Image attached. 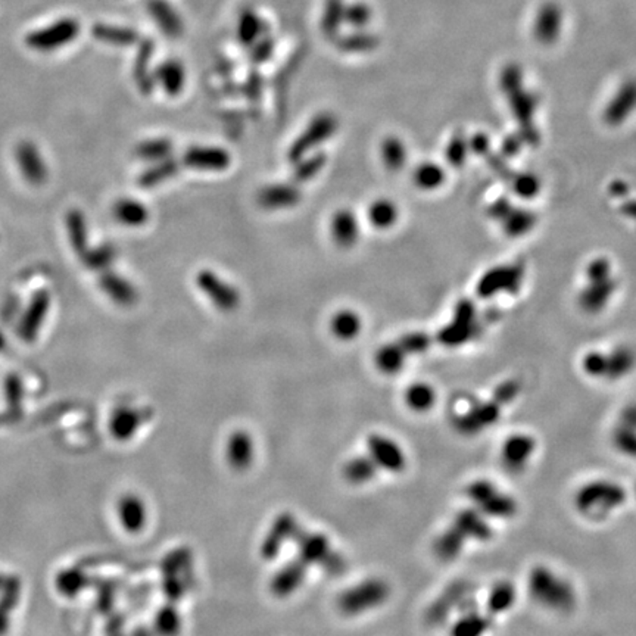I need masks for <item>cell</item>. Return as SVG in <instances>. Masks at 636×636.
I'll return each mask as SVG.
<instances>
[{"instance_id":"cell-1","label":"cell","mask_w":636,"mask_h":636,"mask_svg":"<svg viewBox=\"0 0 636 636\" xmlns=\"http://www.w3.org/2000/svg\"><path fill=\"white\" fill-rule=\"evenodd\" d=\"M528 592L536 604L555 613H570L577 606L573 584L545 564H538L529 572Z\"/></svg>"},{"instance_id":"cell-2","label":"cell","mask_w":636,"mask_h":636,"mask_svg":"<svg viewBox=\"0 0 636 636\" xmlns=\"http://www.w3.org/2000/svg\"><path fill=\"white\" fill-rule=\"evenodd\" d=\"M623 484L610 479L586 482L573 495L574 510L586 520L601 521L608 518L626 502Z\"/></svg>"},{"instance_id":"cell-3","label":"cell","mask_w":636,"mask_h":636,"mask_svg":"<svg viewBox=\"0 0 636 636\" xmlns=\"http://www.w3.org/2000/svg\"><path fill=\"white\" fill-rule=\"evenodd\" d=\"M465 495L472 507L486 518L507 520L517 514L518 504L513 495L502 491L489 479H476L467 484Z\"/></svg>"},{"instance_id":"cell-4","label":"cell","mask_w":636,"mask_h":636,"mask_svg":"<svg viewBox=\"0 0 636 636\" xmlns=\"http://www.w3.org/2000/svg\"><path fill=\"white\" fill-rule=\"evenodd\" d=\"M501 405L496 398L491 401H467L464 405L453 409V426L464 436H476L496 424L501 417Z\"/></svg>"},{"instance_id":"cell-5","label":"cell","mask_w":636,"mask_h":636,"mask_svg":"<svg viewBox=\"0 0 636 636\" xmlns=\"http://www.w3.org/2000/svg\"><path fill=\"white\" fill-rule=\"evenodd\" d=\"M389 595L390 588L387 582L373 577L343 592L338 600V607L345 615H360L383 606L389 600Z\"/></svg>"},{"instance_id":"cell-6","label":"cell","mask_w":636,"mask_h":636,"mask_svg":"<svg viewBox=\"0 0 636 636\" xmlns=\"http://www.w3.org/2000/svg\"><path fill=\"white\" fill-rule=\"evenodd\" d=\"M196 286L207 296L214 307L222 312H233L242 302V295L227 280H224L215 271L203 268L195 277Z\"/></svg>"},{"instance_id":"cell-7","label":"cell","mask_w":636,"mask_h":636,"mask_svg":"<svg viewBox=\"0 0 636 636\" xmlns=\"http://www.w3.org/2000/svg\"><path fill=\"white\" fill-rule=\"evenodd\" d=\"M473 585L467 581L455 582L446 588L427 611V620L433 625H441L454 614H458L465 607L475 603Z\"/></svg>"},{"instance_id":"cell-8","label":"cell","mask_w":636,"mask_h":636,"mask_svg":"<svg viewBox=\"0 0 636 636\" xmlns=\"http://www.w3.org/2000/svg\"><path fill=\"white\" fill-rule=\"evenodd\" d=\"M367 455L377 465L379 470L387 473H401L405 470L408 462L407 453L394 438L373 433L367 439Z\"/></svg>"},{"instance_id":"cell-9","label":"cell","mask_w":636,"mask_h":636,"mask_svg":"<svg viewBox=\"0 0 636 636\" xmlns=\"http://www.w3.org/2000/svg\"><path fill=\"white\" fill-rule=\"evenodd\" d=\"M536 439L528 433H513L502 442L499 460L511 475L525 472L536 454Z\"/></svg>"},{"instance_id":"cell-10","label":"cell","mask_w":636,"mask_h":636,"mask_svg":"<svg viewBox=\"0 0 636 636\" xmlns=\"http://www.w3.org/2000/svg\"><path fill=\"white\" fill-rule=\"evenodd\" d=\"M336 128H338V125H336V120L333 117L323 115L314 120L305 132L289 147L288 151L289 162L293 165L297 161L308 157L317 146H320L334 135Z\"/></svg>"},{"instance_id":"cell-11","label":"cell","mask_w":636,"mask_h":636,"mask_svg":"<svg viewBox=\"0 0 636 636\" xmlns=\"http://www.w3.org/2000/svg\"><path fill=\"white\" fill-rule=\"evenodd\" d=\"M180 162L195 171L221 173L232 165V155L218 146H195L187 149Z\"/></svg>"},{"instance_id":"cell-12","label":"cell","mask_w":636,"mask_h":636,"mask_svg":"<svg viewBox=\"0 0 636 636\" xmlns=\"http://www.w3.org/2000/svg\"><path fill=\"white\" fill-rule=\"evenodd\" d=\"M52 304V297L47 290H37L21 318L20 324H18V336L23 342L33 343L37 336H39L42 326L46 322V317L49 314Z\"/></svg>"},{"instance_id":"cell-13","label":"cell","mask_w":636,"mask_h":636,"mask_svg":"<svg viewBox=\"0 0 636 636\" xmlns=\"http://www.w3.org/2000/svg\"><path fill=\"white\" fill-rule=\"evenodd\" d=\"M302 192L295 183H273L264 186L258 193V203L267 211H282L297 207Z\"/></svg>"},{"instance_id":"cell-14","label":"cell","mask_w":636,"mask_h":636,"mask_svg":"<svg viewBox=\"0 0 636 636\" xmlns=\"http://www.w3.org/2000/svg\"><path fill=\"white\" fill-rule=\"evenodd\" d=\"M451 526L469 542H486L494 536V530L491 528L489 518H486L473 507L460 510L453 521Z\"/></svg>"},{"instance_id":"cell-15","label":"cell","mask_w":636,"mask_h":636,"mask_svg":"<svg viewBox=\"0 0 636 636\" xmlns=\"http://www.w3.org/2000/svg\"><path fill=\"white\" fill-rule=\"evenodd\" d=\"M16 164L23 178L31 186H40L47 180L46 162L34 143L23 142L18 144L15 152Z\"/></svg>"},{"instance_id":"cell-16","label":"cell","mask_w":636,"mask_h":636,"mask_svg":"<svg viewBox=\"0 0 636 636\" xmlns=\"http://www.w3.org/2000/svg\"><path fill=\"white\" fill-rule=\"evenodd\" d=\"M330 234L334 245L339 249L353 248L361 236V226L357 214L348 208L336 211L330 222Z\"/></svg>"},{"instance_id":"cell-17","label":"cell","mask_w":636,"mask_h":636,"mask_svg":"<svg viewBox=\"0 0 636 636\" xmlns=\"http://www.w3.org/2000/svg\"><path fill=\"white\" fill-rule=\"evenodd\" d=\"M492 628V615L479 610L476 601L457 614L451 636H484Z\"/></svg>"},{"instance_id":"cell-18","label":"cell","mask_w":636,"mask_h":636,"mask_svg":"<svg viewBox=\"0 0 636 636\" xmlns=\"http://www.w3.org/2000/svg\"><path fill=\"white\" fill-rule=\"evenodd\" d=\"M99 286L110 301L117 305L133 307L139 301V292L136 286L125 277L110 270L101 274Z\"/></svg>"},{"instance_id":"cell-19","label":"cell","mask_w":636,"mask_h":636,"mask_svg":"<svg viewBox=\"0 0 636 636\" xmlns=\"http://www.w3.org/2000/svg\"><path fill=\"white\" fill-rule=\"evenodd\" d=\"M226 458L232 469L243 472L249 469L255 458V443L251 433L245 430H236L227 441Z\"/></svg>"},{"instance_id":"cell-20","label":"cell","mask_w":636,"mask_h":636,"mask_svg":"<svg viewBox=\"0 0 636 636\" xmlns=\"http://www.w3.org/2000/svg\"><path fill=\"white\" fill-rule=\"evenodd\" d=\"M112 215L124 227L139 229L151 218V212L143 202L135 198H121L118 199L114 207H112Z\"/></svg>"},{"instance_id":"cell-21","label":"cell","mask_w":636,"mask_h":636,"mask_svg":"<svg viewBox=\"0 0 636 636\" xmlns=\"http://www.w3.org/2000/svg\"><path fill=\"white\" fill-rule=\"evenodd\" d=\"M74 34H76V24L72 21H61L52 27H47L39 33L31 34L28 43L34 46V49L40 50H52L58 46L69 42Z\"/></svg>"},{"instance_id":"cell-22","label":"cell","mask_w":636,"mask_h":636,"mask_svg":"<svg viewBox=\"0 0 636 636\" xmlns=\"http://www.w3.org/2000/svg\"><path fill=\"white\" fill-rule=\"evenodd\" d=\"M120 518L127 532H142L147 523L146 504L137 495H127L120 502Z\"/></svg>"},{"instance_id":"cell-23","label":"cell","mask_w":636,"mask_h":636,"mask_svg":"<svg viewBox=\"0 0 636 636\" xmlns=\"http://www.w3.org/2000/svg\"><path fill=\"white\" fill-rule=\"evenodd\" d=\"M330 330L339 341L357 339L363 330V318L355 310H339L331 317Z\"/></svg>"},{"instance_id":"cell-24","label":"cell","mask_w":636,"mask_h":636,"mask_svg":"<svg viewBox=\"0 0 636 636\" xmlns=\"http://www.w3.org/2000/svg\"><path fill=\"white\" fill-rule=\"evenodd\" d=\"M517 600L516 586L510 581H498L488 592L486 611L492 617L510 611Z\"/></svg>"},{"instance_id":"cell-25","label":"cell","mask_w":636,"mask_h":636,"mask_svg":"<svg viewBox=\"0 0 636 636\" xmlns=\"http://www.w3.org/2000/svg\"><path fill=\"white\" fill-rule=\"evenodd\" d=\"M69 245L80 258L89 249V227L86 215L80 210H69L65 217Z\"/></svg>"},{"instance_id":"cell-26","label":"cell","mask_w":636,"mask_h":636,"mask_svg":"<svg viewBox=\"0 0 636 636\" xmlns=\"http://www.w3.org/2000/svg\"><path fill=\"white\" fill-rule=\"evenodd\" d=\"M183 168L181 162H178L176 158L170 157L164 161L155 162L151 166L147 168L146 171H143L139 177V186H142L143 189H152V187H157L168 180H171L173 177H176L180 170Z\"/></svg>"},{"instance_id":"cell-27","label":"cell","mask_w":636,"mask_h":636,"mask_svg":"<svg viewBox=\"0 0 636 636\" xmlns=\"http://www.w3.org/2000/svg\"><path fill=\"white\" fill-rule=\"evenodd\" d=\"M304 576L305 566L301 563H289L274 576L271 589L278 596H288L302 585Z\"/></svg>"},{"instance_id":"cell-28","label":"cell","mask_w":636,"mask_h":636,"mask_svg":"<svg viewBox=\"0 0 636 636\" xmlns=\"http://www.w3.org/2000/svg\"><path fill=\"white\" fill-rule=\"evenodd\" d=\"M404 399L411 411L423 414L435 407L438 397L433 386H430L426 382H417L407 387Z\"/></svg>"},{"instance_id":"cell-29","label":"cell","mask_w":636,"mask_h":636,"mask_svg":"<svg viewBox=\"0 0 636 636\" xmlns=\"http://www.w3.org/2000/svg\"><path fill=\"white\" fill-rule=\"evenodd\" d=\"M399 211L395 202L390 199H376L368 208V220L374 229L387 230L395 226Z\"/></svg>"},{"instance_id":"cell-30","label":"cell","mask_w":636,"mask_h":636,"mask_svg":"<svg viewBox=\"0 0 636 636\" xmlns=\"http://www.w3.org/2000/svg\"><path fill=\"white\" fill-rule=\"evenodd\" d=\"M379 469L368 455L351 458L343 467V476L351 484H365L376 477Z\"/></svg>"},{"instance_id":"cell-31","label":"cell","mask_w":636,"mask_h":636,"mask_svg":"<svg viewBox=\"0 0 636 636\" xmlns=\"http://www.w3.org/2000/svg\"><path fill=\"white\" fill-rule=\"evenodd\" d=\"M611 445L623 457L636 460V426L617 420L611 432Z\"/></svg>"},{"instance_id":"cell-32","label":"cell","mask_w":636,"mask_h":636,"mask_svg":"<svg viewBox=\"0 0 636 636\" xmlns=\"http://www.w3.org/2000/svg\"><path fill=\"white\" fill-rule=\"evenodd\" d=\"M327 164V157L323 152L318 154H310L308 157L302 158L293 164V173H292V183L301 186L304 183H308L314 180L318 174H320Z\"/></svg>"},{"instance_id":"cell-33","label":"cell","mask_w":636,"mask_h":636,"mask_svg":"<svg viewBox=\"0 0 636 636\" xmlns=\"http://www.w3.org/2000/svg\"><path fill=\"white\" fill-rule=\"evenodd\" d=\"M407 353L399 343H387L374 355V364L383 374H397L404 368Z\"/></svg>"},{"instance_id":"cell-34","label":"cell","mask_w":636,"mask_h":636,"mask_svg":"<svg viewBox=\"0 0 636 636\" xmlns=\"http://www.w3.org/2000/svg\"><path fill=\"white\" fill-rule=\"evenodd\" d=\"M115 258H117L115 246L110 245V243H102V245L96 248H89L83 254L81 261L89 270L103 273L114 264Z\"/></svg>"},{"instance_id":"cell-35","label":"cell","mask_w":636,"mask_h":636,"mask_svg":"<svg viewBox=\"0 0 636 636\" xmlns=\"http://www.w3.org/2000/svg\"><path fill=\"white\" fill-rule=\"evenodd\" d=\"M173 154V143L166 139H154L140 143L136 149V155L151 164L170 158Z\"/></svg>"},{"instance_id":"cell-36","label":"cell","mask_w":636,"mask_h":636,"mask_svg":"<svg viewBox=\"0 0 636 636\" xmlns=\"http://www.w3.org/2000/svg\"><path fill=\"white\" fill-rule=\"evenodd\" d=\"M407 149L404 143L395 137H389L382 144V161L390 171H398L407 162Z\"/></svg>"},{"instance_id":"cell-37","label":"cell","mask_w":636,"mask_h":636,"mask_svg":"<svg viewBox=\"0 0 636 636\" xmlns=\"http://www.w3.org/2000/svg\"><path fill=\"white\" fill-rule=\"evenodd\" d=\"M140 420L142 414L137 409L120 408L115 413L114 419H112V427H114L117 436L130 438L140 426Z\"/></svg>"},{"instance_id":"cell-38","label":"cell","mask_w":636,"mask_h":636,"mask_svg":"<svg viewBox=\"0 0 636 636\" xmlns=\"http://www.w3.org/2000/svg\"><path fill=\"white\" fill-rule=\"evenodd\" d=\"M329 542L320 533H308L301 544V557L305 563L323 560L329 552Z\"/></svg>"},{"instance_id":"cell-39","label":"cell","mask_w":636,"mask_h":636,"mask_svg":"<svg viewBox=\"0 0 636 636\" xmlns=\"http://www.w3.org/2000/svg\"><path fill=\"white\" fill-rule=\"evenodd\" d=\"M414 181L423 191H433L443 181V173L436 164H421L416 173Z\"/></svg>"},{"instance_id":"cell-40","label":"cell","mask_w":636,"mask_h":636,"mask_svg":"<svg viewBox=\"0 0 636 636\" xmlns=\"http://www.w3.org/2000/svg\"><path fill=\"white\" fill-rule=\"evenodd\" d=\"M157 628L165 636H173V635L178 633V630L181 628V620H180L178 613H176L171 608H165V610L159 611V614L157 617Z\"/></svg>"},{"instance_id":"cell-41","label":"cell","mask_w":636,"mask_h":636,"mask_svg":"<svg viewBox=\"0 0 636 636\" xmlns=\"http://www.w3.org/2000/svg\"><path fill=\"white\" fill-rule=\"evenodd\" d=\"M619 420L636 426V404L626 407V408L622 411V413H620Z\"/></svg>"},{"instance_id":"cell-42","label":"cell","mask_w":636,"mask_h":636,"mask_svg":"<svg viewBox=\"0 0 636 636\" xmlns=\"http://www.w3.org/2000/svg\"><path fill=\"white\" fill-rule=\"evenodd\" d=\"M5 348H6V338H5V334L0 331V352H2Z\"/></svg>"},{"instance_id":"cell-43","label":"cell","mask_w":636,"mask_h":636,"mask_svg":"<svg viewBox=\"0 0 636 636\" xmlns=\"http://www.w3.org/2000/svg\"><path fill=\"white\" fill-rule=\"evenodd\" d=\"M635 494H636V484H635Z\"/></svg>"}]
</instances>
